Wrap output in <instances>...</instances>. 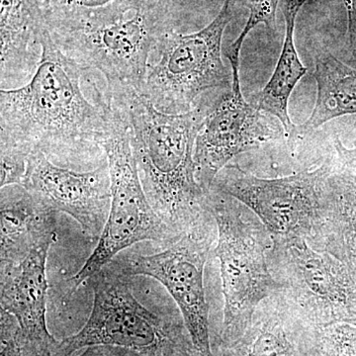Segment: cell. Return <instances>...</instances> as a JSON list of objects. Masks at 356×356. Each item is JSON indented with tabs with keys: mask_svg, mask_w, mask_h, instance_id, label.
I'll return each mask as SVG.
<instances>
[{
	"mask_svg": "<svg viewBox=\"0 0 356 356\" xmlns=\"http://www.w3.org/2000/svg\"><path fill=\"white\" fill-rule=\"evenodd\" d=\"M41 62L25 86L0 90V144L28 154L42 152L67 168L90 165L105 153L108 112L97 86L96 104L86 99L81 81L89 72L65 56L48 27Z\"/></svg>",
	"mask_w": 356,
	"mask_h": 356,
	"instance_id": "cell-1",
	"label": "cell"
},
{
	"mask_svg": "<svg viewBox=\"0 0 356 356\" xmlns=\"http://www.w3.org/2000/svg\"><path fill=\"white\" fill-rule=\"evenodd\" d=\"M105 96L125 113L140 184L161 221L180 238L212 216L194 163L196 139L210 107L166 114L142 93Z\"/></svg>",
	"mask_w": 356,
	"mask_h": 356,
	"instance_id": "cell-2",
	"label": "cell"
},
{
	"mask_svg": "<svg viewBox=\"0 0 356 356\" xmlns=\"http://www.w3.org/2000/svg\"><path fill=\"white\" fill-rule=\"evenodd\" d=\"M208 208L217 226L213 254L220 264L224 317L220 346L227 348L247 331L264 299L283 289L269 268L273 238L259 217L236 199L211 189Z\"/></svg>",
	"mask_w": 356,
	"mask_h": 356,
	"instance_id": "cell-3",
	"label": "cell"
},
{
	"mask_svg": "<svg viewBox=\"0 0 356 356\" xmlns=\"http://www.w3.org/2000/svg\"><path fill=\"white\" fill-rule=\"evenodd\" d=\"M86 282L95 295L88 322L77 334L58 341L54 355L72 356L89 346H113L144 356H195L181 323L140 304L127 277L106 266Z\"/></svg>",
	"mask_w": 356,
	"mask_h": 356,
	"instance_id": "cell-4",
	"label": "cell"
},
{
	"mask_svg": "<svg viewBox=\"0 0 356 356\" xmlns=\"http://www.w3.org/2000/svg\"><path fill=\"white\" fill-rule=\"evenodd\" d=\"M106 102L108 128L103 147L111 177V205L97 245L70 281V294L131 245L151 241L166 248L181 238L168 228L147 200L131 147L125 113L108 98Z\"/></svg>",
	"mask_w": 356,
	"mask_h": 356,
	"instance_id": "cell-5",
	"label": "cell"
},
{
	"mask_svg": "<svg viewBox=\"0 0 356 356\" xmlns=\"http://www.w3.org/2000/svg\"><path fill=\"white\" fill-rule=\"evenodd\" d=\"M236 2L225 0L219 14L200 31H170L159 40L149 55L142 89L159 111L186 113L203 93L232 86L222 60V42Z\"/></svg>",
	"mask_w": 356,
	"mask_h": 356,
	"instance_id": "cell-6",
	"label": "cell"
},
{
	"mask_svg": "<svg viewBox=\"0 0 356 356\" xmlns=\"http://www.w3.org/2000/svg\"><path fill=\"white\" fill-rule=\"evenodd\" d=\"M216 238V222L212 215L159 254L117 255L107 264L119 275L147 276L165 287L179 309L195 356H214L204 271Z\"/></svg>",
	"mask_w": 356,
	"mask_h": 356,
	"instance_id": "cell-7",
	"label": "cell"
},
{
	"mask_svg": "<svg viewBox=\"0 0 356 356\" xmlns=\"http://www.w3.org/2000/svg\"><path fill=\"white\" fill-rule=\"evenodd\" d=\"M332 173L330 159L315 170L274 178L257 177L229 163L218 173L211 189L247 206L271 238L307 241L324 212Z\"/></svg>",
	"mask_w": 356,
	"mask_h": 356,
	"instance_id": "cell-8",
	"label": "cell"
},
{
	"mask_svg": "<svg viewBox=\"0 0 356 356\" xmlns=\"http://www.w3.org/2000/svg\"><path fill=\"white\" fill-rule=\"evenodd\" d=\"M175 31L165 19L138 9L130 19L96 29L51 34L65 56L106 79V95L142 93L149 55L159 39Z\"/></svg>",
	"mask_w": 356,
	"mask_h": 356,
	"instance_id": "cell-9",
	"label": "cell"
},
{
	"mask_svg": "<svg viewBox=\"0 0 356 356\" xmlns=\"http://www.w3.org/2000/svg\"><path fill=\"white\" fill-rule=\"evenodd\" d=\"M269 268L282 292L315 325L356 322V284L346 267L305 238H273Z\"/></svg>",
	"mask_w": 356,
	"mask_h": 356,
	"instance_id": "cell-10",
	"label": "cell"
},
{
	"mask_svg": "<svg viewBox=\"0 0 356 356\" xmlns=\"http://www.w3.org/2000/svg\"><path fill=\"white\" fill-rule=\"evenodd\" d=\"M283 131L245 102L240 79H233L228 92L210 106L196 139L194 163L199 185L208 193L218 173L234 158L278 139Z\"/></svg>",
	"mask_w": 356,
	"mask_h": 356,
	"instance_id": "cell-11",
	"label": "cell"
},
{
	"mask_svg": "<svg viewBox=\"0 0 356 356\" xmlns=\"http://www.w3.org/2000/svg\"><path fill=\"white\" fill-rule=\"evenodd\" d=\"M22 186L49 209L74 218L91 242L99 240L111 205L108 161L77 172L55 165L35 151L28 159Z\"/></svg>",
	"mask_w": 356,
	"mask_h": 356,
	"instance_id": "cell-12",
	"label": "cell"
},
{
	"mask_svg": "<svg viewBox=\"0 0 356 356\" xmlns=\"http://www.w3.org/2000/svg\"><path fill=\"white\" fill-rule=\"evenodd\" d=\"M54 243L50 241L33 248L18 264H0V303L1 309L17 321L23 356L54 355L58 344L49 332L46 320V266Z\"/></svg>",
	"mask_w": 356,
	"mask_h": 356,
	"instance_id": "cell-13",
	"label": "cell"
},
{
	"mask_svg": "<svg viewBox=\"0 0 356 356\" xmlns=\"http://www.w3.org/2000/svg\"><path fill=\"white\" fill-rule=\"evenodd\" d=\"M39 0H0V86L14 89L34 76L46 31Z\"/></svg>",
	"mask_w": 356,
	"mask_h": 356,
	"instance_id": "cell-14",
	"label": "cell"
},
{
	"mask_svg": "<svg viewBox=\"0 0 356 356\" xmlns=\"http://www.w3.org/2000/svg\"><path fill=\"white\" fill-rule=\"evenodd\" d=\"M1 264H18L33 248L57 240V213L47 208L22 185L0 193Z\"/></svg>",
	"mask_w": 356,
	"mask_h": 356,
	"instance_id": "cell-15",
	"label": "cell"
},
{
	"mask_svg": "<svg viewBox=\"0 0 356 356\" xmlns=\"http://www.w3.org/2000/svg\"><path fill=\"white\" fill-rule=\"evenodd\" d=\"M307 242L339 259L356 284V185L334 170L324 212Z\"/></svg>",
	"mask_w": 356,
	"mask_h": 356,
	"instance_id": "cell-16",
	"label": "cell"
},
{
	"mask_svg": "<svg viewBox=\"0 0 356 356\" xmlns=\"http://www.w3.org/2000/svg\"><path fill=\"white\" fill-rule=\"evenodd\" d=\"M318 96L308 120L300 133L308 134L327 122L346 115L356 114V70L327 51L318 54L313 74Z\"/></svg>",
	"mask_w": 356,
	"mask_h": 356,
	"instance_id": "cell-17",
	"label": "cell"
},
{
	"mask_svg": "<svg viewBox=\"0 0 356 356\" xmlns=\"http://www.w3.org/2000/svg\"><path fill=\"white\" fill-rule=\"evenodd\" d=\"M299 10L285 3L286 32L280 60L268 83L252 96L250 102L259 111L266 112L277 118L288 135L296 128L288 114V102L295 86L307 72V67L302 64L294 43L295 20Z\"/></svg>",
	"mask_w": 356,
	"mask_h": 356,
	"instance_id": "cell-18",
	"label": "cell"
},
{
	"mask_svg": "<svg viewBox=\"0 0 356 356\" xmlns=\"http://www.w3.org/2000/svg\"><path fill=\"white\" fill-rule=\"evenodd\" d=\"M51 34L86 31L125 19L137 0H39Z\"/></svg>",
	"mask_w": 356,
	"mask_h": 356,
	"instance_id": "cell-19",
	"label": "cell"
},
{
	"mask_svg": "<svg viewBox=\"0 0 356 356\" xmlns=\"http://www.w3.org/2000/svg\"><path fill=\"white\" fill-rule=\"evenodd\" d=\"M280 0H247L250 16L242 33L227 49V58L232 67V79H240V55L243 41L248 33L259 24H264L269 30L276 29V11Z\"/></svg>",
	"mask_w": 356,
	"mask_h": 356,
	"instance_id": "cell-20",
	"label": "cell"
},
{
	"mask_svg": "<svg viewBox=\"0 0 356 356\" xmlns=\"http://www.w3.org/2000/svg\"><path fill=\"white\" fill-rule=\"evenodd\" d=\"M1 331V356H23L19 343V325L17 321L8 312L1 309L0 317Z\"/></svg>",
	"mask_w": 356,
	"mask_h": 356,
	"instance_id": "cell-21",
	"label": "cell"
},
{
	"mask_svg": "<svg viewBox=\"0 0 356 356\" xmlns=\"http://www.w3.org/2000/svg\"><path fill=\"white\" fill-rule=\"evenodd\" d=\"M334 154L329 159L334 172L356 185V147L344 146L339 138L334 140Z\"/></svg>",
	"mask_w": 356,
	"mask_h": 356,
	"instance_id": "cell-22",
	"label": "cell"
},
{
	"mask_svg": "<svg viewBox=\"0 0 356 356\" xmlns=\"http://www.w3.org/2000/svg\"><path fill=\"white\" fill-rule=\"evenodd\" d=\"M189 0H137L139 9L158 14L177 31L178 15ZM178 32V31H177Z\"/></svg>",
	"mask_w": 356,
	"mask_h": 356,
	"instance_id": "cell-23",
	"label": "cell"
},
{
	"mask_svg": "<svg viewBox=\"0 0 356 356\" xmlns=\"http://www.w3.org/2000/svg\"><path fill=\"white\" fill-rule=\"evenodd\" d=\"M55 356V355H50ZM79 356H144L135 350L113 346H89Z\"/></svg>",
	"mask_w": 356,
	"mask_h": 356,
	"instance_id": "cell-24",
	"label": "cell"
},
{
	"mask_svg": "<svg viewBox=\"0 0 356 356\" xmlns=\"http://www.w3.org/2000/svg\"><path fill=\"white\" fill-rule=\"evenodd\" d=\"M348 16V42L353 57L356 60V0H341Z\"/></svg>",
	"mask_w": 356,
	"mask_h": 356,
	"instance_id": "cell-25",
	"label": "cell"
},
{
	"mask_svg": "<svg viewBox=\"0 0 356 356\" xmlns=\"http://www.w3.org/2000/svg\"><path fill=\"white\" fill-rule=\"evenodd\" d=\"M201 1L206 2V3L210 4L213 3V2L216 1V0H201Z\"/></svg>",
	"mask_w": 356,
	"mask_h": 356,
	"instance_id": "cell-26",
	"label": "cell"
}]
</instances>
